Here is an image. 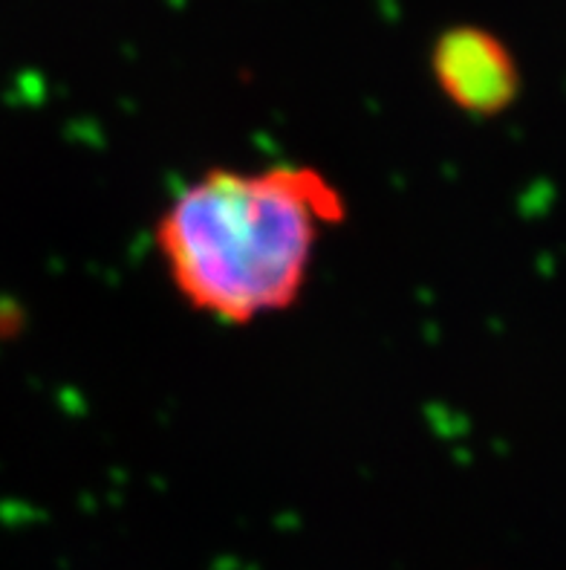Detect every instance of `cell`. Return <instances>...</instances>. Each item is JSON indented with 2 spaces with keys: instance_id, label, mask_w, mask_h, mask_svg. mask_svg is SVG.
<instances>
[{
  "instance_id": "obj_2",
  "label": "cell",
  "mask_w": 566,
  "mask_h": 570,
  "mask_svg": "<svg viewBox=\"0 0 566 570\" xmlns=\"http://www.w3.org/2000/svg\"><path fill=\"white\" fill-rule=\"evenodd\" d=\"M430 72L445 99L477 119L500 116L520 94L509 47L483 27L445 29L430 50Z\"/></svg>"
},
{
  "instance_id": "obj_1",
  "label": "cell",
  "mask_w": 566,
  "mask_h": 570,
  "mask_svg": "<svg viewBox=\"0 0 566 570\" xmlns=\"http://www.w3.org/2000/svg\"><path fill=\"white\" fill-rule=\"evenodd\" d=\"M341 220L345 197L316 168H211L171 197L153 240L193 313L244 327L298 304Z\"/></svg>"
}]
</instances>
